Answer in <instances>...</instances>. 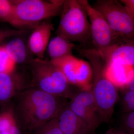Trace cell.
<instances>
[{
  "label": "cell",
  "mask_w": 134,
  "mask_h": 134,
  "mask_svg": "<svg viewBox=\"0 0 134 134\" xmlns=\"http://www.w3.org/2000/svg\"><path fill=\"white\" fill-rule=\"evenodd\" d=\"M16 64L10 58L4 46H0V73L14 72Z\"/></svg>",
  "instance_id": "obj_19"
},
{
  "label": "cell",
  "mask_w": 134,
  "mask_h": 134,
  "mask_svg": "<svg viewBox=\"0 0 134 134\" xmlns=\"http://www.w3.org/2000/svg\"><path fill=\"white\" fill-rule=\"evenodd\" d=\"M81 55L90 64L93 71L91 91L103 121H108L112 116L118 98V89L106 74V63L94 48L77 47Z\"/></svg>",
  "instance_id": "obj_2"
},
{
  "label": "cell",
  "mask_w": 134,
  "mask_h": 134,
  "mask_svg": "<svg viewBox=\"0 0 134 134\" xmlns=\"http://www.w3.org/2000/svg\"><path fill=\"white\" fill-rule=\"evenodd\" d=\"M30 134H64L60 128L55 118L44 123Z\"/></svg>",
  "instance_id": "obj_18"
},
{
  "label": "cell",
  "mask_w": 134,
  "mask_h": 134,
  "mask_svg": "<svg viewBox=\"0 0 134 134\" xmlns=\"http://www.w3.org/2000/svg\"><path fill=\"white\" fill-rule=\"evenodd\" d=\"M56 118L64 134L93 133L88 125L70 109L68 103L63 107Z\"/></svg>",
  "instance_id": "obj_12"
},
{
  "label": "cell",
  "mask_w": 134,
  "mask_h": 134,
  "mask_svg": "<svg viewBox=\"0 0 134 134\" xmlns=\"http://www.w3.org/2000/svg\"><path fill=\"white\" fill-rule=\"evenodd\" d=\"M121 125L123 132L127 134H134V111L124 113Z\"/></svg>",
  "instance_id": "obj_20"
},
{
  "label": "cell",
  "mask_w": 134,
  "mask_h": 134,
  "mask_svg": "<svg viewBox=\"0 0 134 134\" xmlns=\"http://www.w3.org/2000/svg\"><path fill=\"white\" fill-rule=\"evenodd\" d=\"M68 105L88 125L93 133L103 121L91 90L76 92Z\"/></svg>",
  "instance_id": "obj_9"
},
{
  "label": "cell",
  "mask_w": 134,
  "mask_h": 134,
  "mask_svg": "<svg viewBox=\"0 0 134 134\" xmlns=\"http://www.w3.org/2000/svg\"><path fill=\"white\" fill-rule=\"evenodd\" d=\"M25 31L23 30H0V44L6 39L11 37L20 36Z\"/></svg>",
  "instance_id": "obj_22"
},
{
  "label": "cell",
  "mask_w": 134,
  "mask_h": 134,
  "mask_svg": "<svg viewBox=\"0 0 134 134\" xmlns=\"http://www.w3.org/2000/svg\"><path fill=\"white\" fill-rule=\"evenodd\" d=\"M14 16V5L12 1L0 0V20L12 24Z\"/></svg>",
  "instance_id": "obj_17"
},
{
  "label": "cell",
  "mask_w": 134,
  "mask_h": 134,
  "mask_svg": "<svg viewBox=\"0 0 134 134\" xmlns=\"http://www.w3.org/2000/svg\"><path fill=\"white\" fill-rule=\"evenodd\" d=\"M121 90L125 92L134 90V67L130 68L126 82Z\"/></svg>",
  "instance_id": "obj_23"
},
{
  "label": "cell",
  "mask_w": 134,
  "mask_h": 134,
  "mask_svg": "<svg viewBox=\"0 0 134 134\" xmlns=\"http://www.w3.org/2000/svg\"><path fill=\"white\" fill-rule=\"evenodd\" d=\"M53 30V25L47 21L41 23L33 29L29 38L28 46L36 58L44 59L45 52Z\"/></svg>",
  "instance_id": "obj_13"
},
{
  "label": "cell",
  "mask_w": 134,
  "mask_h": 134,
  "mask_svg": "<svg viewBox=\"0 0 134 134\" xmlns=\"http://www.w3.org/2000/svg\"><path fill=\"white\" fill-rule=\"evenodd\" d=\"M4 46L16 65H27L33 59L30 56L31 52L29 47H27L24 41L19 38L12 39Z\"/></svg>",
  "instance_id": "obj_14"
},
{
  "label": "cell",
  "mask_w": 134,
  "mask_h": 134,
  "mask_svg": "<svg viewBox=\"0 0 134 134\" xmlns=\"http://www.w3.org/2000/svg\"><path fill=\"white\" fill-rule=\"evenodd\" d=\"M76 48V47L71 41L62 36L56 35L49 41L48 46L50 60L58 59L72 55V51Z\"/></svg>",
  "instance_id": "obj_15"
},
{
  "label": "cell",
  "mask_w": 134,
  "mask_h": 134,
  "mask_svg": "<svg viewBox=\"0 0 134 134\" xmlns=\"http://www.w3.org/2000/svg\"><path fill=\"white\" fill-rule=\"evenodd\" d=\"M25 77L28 87H33L51 95L65 99L75 93L60 69L51 61L33 59L29 64Z\"/></svg>",
  "instance_id": "obj_3"
},
{
  "label": "cell",
  "mask_w": 134,
  "mask_h": 134,
  "mask_svg": "<svg viewBox=\"0 0 134 134\" xmlns=\"http://www.w3.org/2000/svg\"><path fill=\"white\" fill-rule=\"evenodd\" d=\"M63 99L33 87L18 92L10 104L22 133L30 134L44 123L55 118L66 104Z\"/></svg>",
  "instance_id": "obj_1"
},
{
  "label": "cell",
  "mask_w": 134,
  "mask_h": 134,
  "mask_svg": "<svg viewBox=\"0 0 134 134\" xmlns=\"http://www.w3.org/2000/svg\"><path fill=\"white\" fill-rule=\"evenodd\" d=\"M92 6L108 22L118 44L134 42V20L120 1L98 0Z\"/></svg>",
  "instance_id": "obj_6"
},
{
  "label": "cell",
  "mask_w": 134,
  "mask_h": 134,
  "mask_svg": "<svg viewBox=\"0 0 134 134\" xmlns=\"http://www.w3.org/2000/svg\"><path fill=\"white\" fill-rule=\"evenodd\" d=\"M121 104L124 113L134 111V90L124 92Z\"/></svg>",
  "instance_id": "obj_21"
},
{
  "label": "cell",
  "mask_w": 134,
  "mask_h": 134,
  "mask_svg": "<svg viewBox=\"0 0 134 134\" xmlns=\"http://www.w3.org/2000/svg\"><path fill=\"white\" fill-rule=\"evenodd\" d=\"M90 24L92 43L98 51L105 50L118 41L115 34L102 14L92 7L87 0H81Z\"/></svg>",
  "instance_id": "obj_8"
},
{
  "label": "cell",
  "mask_w": 134,
  "mask_h": 134,
  "mask_svg": "<svg viewBox=\"0 0 134 134\" xmlns=\"http://www.w3.org/2000/svg\"><path fill=\"white\" fill-rule=\"evenodd\" d=\"M14 5V16L12 25L20 28L34 29L41 22L60 15L65 1L17 0Z\"/></svg>",
  "instance_id": "obj_5"
},
{
  "label": "cell",
  "mask_w": 134,
  "mask_h": 134,
  "mask_svg": "<svg viewBox=\"0 0 134 134\" xmlns=\"http://www.w3.org/2000/svg\"><path fill=\"white\" fill-rule=\"evenodd\" d=\"M96 134L92 133V134Z\"/></svg>",
  "instance_id": "obj_26"
},
{
  "label": "cell",
  "mask_w": 134,
  "mask_h": 134,
  "mask_svg": "<svg viewBox=\"0 0 134 134\" xmlns=\"http://www.w3.org/2000/svg\"><path fill=\"white\" fill-rule=\"evenodd\" d=\"M51 61L60 69L70 85L80 90H92L93 71L88 61L72 54Z\"/></svg>",
  "instance_id": "obj_7"
},
{
  "label": "cell",
  "mask_w": 134,
  "mask_h": 134,
  "mask_svg": "<svg viewBox=\"0 0 134 134\" xmlns=\"http://www.w3.org/2000/svg\"><path fill=\"white\" fill-rule=\"evenodd\" d=\"M98 52L107 64L134 67V42L115 44Z\"/></svg>",
  "instance_id": "obj_11"
},
{
  "label": "cell",
  "mask_w": 134,
  "mask_h": 134,
  "mask_svg": "<svg viewBox=\"0 0 134 134\" xmlns=\"http://www.w3.org/2000/svg\"><path fill=\"white\" fill-rule=\"evenodd\" d=\"M26 87L23 75L12 73H0V108L9 105L18 92Z\"/></svg>",
  "instance_id": "obj_10"
},
{
  "label": "cell",
  "mask_w": 134,
  "mask_h": 134,
  "mask_svg": "<svg viewBox=\"0 0 134 134\" xmlns=\"http://www.w3.org/2000/svg\"><path fill=\"white\" fill-rule=\"evenodd\" d=\"M105 134H127L122 130H118L114 129H110Z\"/></svg>",
  "instance_id": "obj_25"
},
{
  "label": "cell",
  "mask_w": 134,
  "mask_h": 134,
  "mask_svg": "<svg viewBox=\"0 0 134 134\" xmlns=\"http://www.w3.org/2000/svg\"><path fill=\"white\" fill-rule=\"evenodd\" d=\"M120 1L126 8L134 20V0H120Z\"/></svg>",
  "instance_id": "obj_24"
},
{
  "label": "cell",
  "mask_w": 134,
  "mask_h": 134,
  "mask_svg": "<svg viewBox=\"0 0 134 134\" xmlns=\"http://www.w3.org/2000/svg\"><path fill=\"white\" fill-rule=\"evenodd\" d=\"M55 33L81 46L92 43L90 24L81 0L65 1Z\"/></svg>",
  "instance_id": "obj_4"
},
{
  "label": "cell",
  "mask_w": 134,
  "mask_h": 134,
  "mask_svg": "<svg viewBox=\"0 0 134 134\" xmlns=\"http://www.w3.org/2000/svg\"><path fill=\"white\" fill-rule=\"evenodd\" d=\"M22 134L10 104L0 111V134Z\"/></svg>",
  "instance_id": "obj_16"
}]
</instances>
